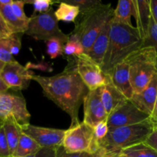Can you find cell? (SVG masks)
<instances>
[{"label":"cell","instance_id":"40","mask_svg":"<svg viewBox=\"0 0 157 157\" xmlns=\"http://www.w3.org/2000/svg\"><path fill=\"white\" fill-rule=\"evenodd\" d=\"M150 119L154 124L155 127H157V98L156 100V103H155L154 107H153V112H152L151 115L150 116Z\"/></svg>","mask_w":157,"mask_h":157},{"label":"cell","instance_id":"27","mask_svg":"<svg viewBox=\"0 0 157 157\" xmlns=\"http://www.w3.org/2000/svg\"><path fill=\"white\" fill-rule=\"evenodd\" d=\"M110 152H107L104 149H101V150L95 153L82 152V153H68L64 150L63 147H61L59 149H58L57 157H105Z\"/></svg>","mask_w":157,"mask_h":157},{"label":"cell","instance_id":"8","mask_svg":"<svg viewBox=\"0 0 157 157\" xmlns=\"http://www.w3.org/2000/svg\"><path fill=\"white\" fill-rule=\"evenodd\" d=\"M0 118L3 121L13 120L21 127L30 124L31 114L25 98L12 94H1Z\"/></svg>","mask_w":157,"mask_h":157},{"label":"cell","instance_id":"29","mask_svg":"<svg viewBox=\"0 0 157 157\" xmlns=\"http://www.w3.org/2000/svg\"><path fill=\"white\" fill-rule=\"evenodd\" d=\"M143 46H152L154 48L157 53V23L151 18L149 28L148 35L145 39Z\"/></svg>","mask_w":157,"mask_h":157},{"label":"cell","instance_id":"43","mask_svg":"<svg viewBox=\"0 0 157 157\" xmlns=\"http://www.w3.org/2000/svg\"><path fill=\"white\" fill-rule=\"evenodd\" d=\"M118 153H110L105 157H118Z\"/></svg>","mask_w":157,"mask_h":157},{"label":"cell","instance_id":"32","mask_svg":"<svg viewBox=\"0 0 157 157\" xmlns=\"http://www.w3.org/2000/svg\"><path fill=\"white\" fill-rule=\"evenodd\" d=\"M25 4V1H21V0H16V1H14L12 4L11 5V7H12V10L13 12V13L15 14V16L20 19L21 21H25V22L29 23V18L27 15H25L24 11V6Z\"/></svg>","mask_w":157,"mask_h":157},{"label":"cell","instance_id":"26","mask_svg":"<svg viewBox=\"0 0 157 157\" xmlns=\"http://www.w3.org/2000/svg\"><path fill=\"white\" fill-rule=\"evenodd\" d=\"M46 53L52 59L64 55V46L65 43L58 38H52L45 41Z\"/></svg>","mask_w":157,"mask_h":157},{"label":"cell","instance_id":"34","mask_svg":"<svg viewBox=\"0 0 157 157\" xmlns=\"http://www.w3.org/2000/svg\"><path fill=\"white\" fill-rule=\"evenodd\" d=\"M94 136L98 141L102 140L103 139L106 137L109 133L108 124H107V120L104 121H101V123L95 126L94 127Z\"/></svg>","mask_w":157,"mask_h":157},{"label":"cell","instance_id":"14","mask_svg":"<svg viewBox=\"0 0 157 157\" xmlns=\"http://www.w3.org/2000/svg\"><path fill=\"white\" fill-rule=\"evenodd\" d=\"M108 76L116 88L127 100H131L134 94V90L132 86L130 69L127 61L125 60L117 64Z\"/></svg>","mask_w":157,"mask_h":157},{"label":"cell","instance_id":"19","mask_svg":"<svg viewBox=\"0 0 157 157\" xmlns=\"http://www.w3.org/2000/svg\"><path fill=\"white\" fill-rule=\"evenodd\" d=\"M41 149L42 148L38 145L36 141L34 140L32 137L26 135L25 133H22L20 136L16 149L12 156L26 157L33 156L38 153Z\"/></svg>","mask_w":157,"mask_h":157},{"label":"cell","instance_id":"35","mask_svg":"<svg viewBox=\"0 0 157 157\" xmlns=\"http://www.w3.org/2000/svg\"><path fill=\"white\" fill-rule=\"evenodd\" d=\"M10 150L3 126L0 129V157H10Z\"/></svg>","mask_w":157,"mask_h":157},{"label":"cell","instance_id":"17","mask_svg":"<svg viewBox=\"0 0 157 157\" xmlns=\"http://www.w3.org/2000/svg\"><path fill=\"white\" fill-rule=\"evenodd\" d=\"M101 95L103 104L108 115L127 101V98L113 85L108 75H107L106 84L101 87Z\"/></svg>","mask_w":157,"mask_h":157},{"label":"cell","instance_id":"31","mask_svg":"<svg viewBox=\"0 0 157 157\" xmlns=\"http://www.w3.org/2000/svg\"><path fill=\"white\" fill-rule=\"evenodd\" d=\"M21 34H13L9 38H6L9 51L12 55H16L19 53L21 47Z\"/></svg>","mask_w":157,"mask_h":157},{"label":"cell","instance_id":"45","mask_svg":"<svg viewBox=\"0 0 157 157\" xmlns=\"http://www.w3.org/2000/svg\"><path fill=\"white\" fill-rule=\"evenodd\" d=\"M3 124H4V121H3L2 120L1 118H0V129H1L2 127Z\"/></svg>","mask_w":157,"mask_h":157},{"label":"cell","instance_id":"36","mask_svg":"<svg viewBox=\"0 0 157 157\" xmlns=\"http://www.w3.org/2000/svg\"><path fill=\"white\" fill-rule=\"evenodd\" d=\"M12 35L13 33L0 13V39H6Z\"/></svg>","mask_w":157,"mask_h":157},{"label":"cell","instance_id":"3","mask_svg":"<svg viewBox=\"0 0 157 157\" xmlns=\"http://www.w3.org/2000/svg\"><path fill=\"white\" fill-rule=\"evenodd\" d=\"M114 10L110 4L101 3L90 10L80 14L81 18L75 25L71 34L79 38L87 53L106 25L113 18Z\"/></svg>","mask_w":157,"mask_h":157},{"label":"cell","instance_id":"6","mask_svg":"<svg viewBox=\"0 0 157 157\" xmlns=\"http://www.w3.org/2000/svg\"><path fill=\"white\" fill-rule=\"evenodd\" d=\"M62 147L68 153H95L103 149L95 138L94 127L84 122L65 130Z\"/></svg>","mask_w":157,"mask_h":157},{"label":"cell","instance_id":"30","mask_svg":"<svg viewBox=\"0 0 157 157\" xmlns=\"http://www.w3.org/2000/svg\"><path fill=\"white\" fill-rule=\"evenodd\" d=\"M66 2L78 6L81 10L80 14L84 13L102 3L101 0H69Z\"/></svg>","mask_w":157,"mask_h":157},{"label":"cell","instance_id":"13","mask_svg":"<svg viewBox=\"0 0 157 157\" xmlns=\"http://www.w3.org/2000/svg\"><path fill=\"white\" fill-rule=\"evenodd\" d=\"M84 121L87 125L94 127L101 121L107 120L106 109L103 104L101 87L89 90L84 98Z\"/></svg>","mask_w":157,"mask_h":157},{"label":"cell","instance_id":"42","mask_svg":"<svg viewBox=\"0 0 157 157\" xmlns=\"http://www.w3.org/2000/svg\"><path fill=\"white\" fill-rule=\"evenodd\" d=\"M13 2V0H0V6H10Z\"/></svg>","mask_w":157,"mask_h":157},{"label":"cell","instance_id":"12","mask_svg":"<svg viewBox=\"0 0 157 157\" xmlns=\"http://www.w3.org/2000/svg\"><path fill=\"white\" fill-rule=\"evenodd\" d=\"M34 73L18 61L5 64L0 75L9 89L21 90L28 88Z\"/></svg>","mask_w":157,"mask_h":157},{"label":"cell","instance_id":"18","mask_svg":"<svg viewBox=\"0 0 157 157\" xmlns=\"http://www.w3.org/2000/svg\"><path fill=\"white\" fill-rule=\"evenodd\" d=\"M111 21L106 25L105 27L103 29L101 33L96 38L91 48L88 50L87 53H84L88 55L92 60L95 61L99 65H102L103 61L107 54L108 49L109 41H110V29Z\"/></svg>","mask_w":157,"mask_h":157},{"label":"cell","instance_id":"38","mask_svg":"<svg viewBox=\"0 0 157 157\" xmlns=\"http://www.w3.org/2000/svg\"><path fill=\"white\" fill-rule=\"evenodd\" d=\"M144 143L153 148L157 153V127H155L153 131L150 133Z\"/></svg>","mask_w":157,"mask_h":157},{"label":"cell","instance_id":"25","mask_svg":"<svg viewBox=\"0 0 157 157\" xmlns=\"http://www.w3.org/2000/svg\"><path fill=\"white\" fill-rule=\"evenodd\" d=\"M83 54L84 50L79 38L74 34H70L68 41L64 46V55L68 58H76Z\"/></svg>","mask_w":157,"mask_h":157},{"label":"cell","instance_id":"20","mask_svg":"<svg viewBox=\"0 0 157 157\" xmlns=\"http://www.w3.org/2000/svg\"><path fill=\"white\" fill-rule=\"evenodd\" d=\"M134 15L133 0H120L114 9L113 19L117 22L133 25L131 17Z\"/></svg>","mask_w":157,"mask_h":157},{"label":"cell","instance_id":"9","mask_svg":"<svg viewBox=\"0 0 157 157\" xmlns=\"http://www.w3.org/2000/svg\"><path fill=\"white\" fill-rule=\"evenodd\" d=\"M150 119V115L140 110L130 100H127L108 115L110 130L140 124Z\"/></svg>","mask_w":157,"mask_h":157},{"label":"cell","instance_id":"10","mask_svg":"<svg viewBox=\"0 0 157 157\" xmlns=\"http://www.w3.org/2000/svg\"><path fill=\"white\" fill-rule=\"evenodd\" d=\"M75 58L78 75L89 90L100 88L106 84L107 75L104 73L101 65L88 55L83 54Z\"/></svg>","mask_w":157,"mask_h":157},{"label":"cell","instance_id":"16","mask_svg":"<svg viewBox=\"0 0 157 157\" xmlns=\"http://www.w3.org/2000/svg\"><path fill=\"white\" fill-rule=\"evenodd\" d=\"M134 18L136 22V29L144 41L148 35L152 15L150 0H133Z\"/></svg>","mask_w":157,"mask_h":157},{"label":"cell","instance_id":"21","mask_svg":"<svg viewBox=\"0 0 157 157\" xmlns=\"http://www.w3.org/2000/svg\"><path fill=\"white\" fill-rule=\"evenodd\" d=\"M0 13L8 26L13 34H24L25 33L28 27V22L21 21L18 19L12 10L10 6H0Z\"/></svg>","mask_w":157,"mask_h":157},{"label":"cell","instance_id":"11","mask_svg":"<svg viewBox=\"0 0 157 157\" xmlns=\"http://www.w3.org/2000/svg\"><path fill=\"white\" fill-rule=\"evenodd\" d=\"M21 131L36 141L41 148L58 150L62 147L66 130L38 127L32 124L21 126Z\"/></svg>","mask_w":157,"mask_h":157},{"label":"cell","instance_id":"2","mask_svg":"<svg viewBox=\"0 0 157 157\" xmlns=\"http://www.w3.org/2000/svg\"><path fill=\"white\" fill-rule=\"evenodd\" d=\"M144 42L136 27L112 19L108 49L101 65L104 73L108 75L117 64L143 47Z\"/></svg>","mask_w":157,"mask_h":157},{"label":"cell","instance_id":"4","mask_svg":"<svg viewBox=\"0 0 157 157\" xmlns=\"http://www.w3.org/2000/svg\"><path fill=\"white\" fill-rule=\"evenodd\" d=\"M154 128V124L148 119L140 124L110 130L106 137L98 143L107 152L119 153L124 149L145 142Z\"/></svg>","mask_w":157,"mask_h":157},{"label":"cell","instance_id":"41","mask_svg":"<svg viewBox=\"0 0 157 157\" xmlns=\"http://www.w3.org/2000/svg\"><path fill=\"white\" fill-rule=\"evenodd\" d=\"M9 89V87H8L7 84L5 83V81H3L1 75H0V94H1L7 93Z\"/></svg>","mask_w":157,"mask_h":157},{"label":"cell","instance_id":"44","mask_svg":"<svg viewBox=\"0 0 157 157\" xmlns=\"http://www.w3.org/2000/svg\"><path fill=\"white\" fill-rule=\"evenodd\" d=\"M5 64H5L4 62H2V61H0V73H1L2 70V68H3V67H4Z\"/></svg>","mask_w":157,"mask_h":157},{"label":"cell","instance_id":"39","mask_svg":"<svg viewBox=\"0 0 157 157\" xmlns=\"http://www.w3.org/2000/svg\"><path fill=\"white\" fill-rule=\"evenodd\" d=\"M150 2L152 17L157 23V0H150Z\"/></svg>","mask_w":157,"mask_h":157},{"label":"cell","instance_id":"37","mask_svg":"<svg viewBox=\"0 0 157 157\" xmlns=\"http://www.w3.org/2000/svg\"><path fill=\"white\" fill-rule=\"evenodd\" d=\"M57 154H58V150H55V149L42 148L36 154L33 155V156H29L26 157H57Z\"/></svg>","mask_w":157,"mask_h":157},{"label":"cell","instance_id":"7","mask_svg":"<svg viewBox=\"0 0 157 157\" xmlns=\"http://www.w3.org/2000/svg\"><path fill=\"white\" fill-rule=\"evenodd\" d=\"M25 34L35 40L47 41L52 38H58L64 43L68 41L70 36L64 34L59 28L52 8L48 12L30 17Z\"/></svg>","mask_w":157,"mask_h":157},{"label":"cell","instance_id":"23","mask_svg":"<svg viewBox=\"0 0 157 157\" xmlns=\"http://www.w3.org/2000/svg\"><path fill=\"white\" fill-rule=\"evenodd\" d=\"M80 13L81 10L78 6L70 4L67 2H61L58 9L55 11V15L57 20L66 22H75Z\"/></svg>","mask_w":157,"mask_h":157},{"label":"cell","instance_id":"33","mask_svg":"<svg viewBox=\"0 0 157 157\" xmlns=\"http://www.w3.org/2000/svg\"><path fill=\"white\" fill-rule=\"evenodd\" d=\"M0 61L5 64L15 61L9 51L6 39H0Z\"/></svg>","mask_w":157,"mask_h":157},{"label":"cell","instance_id":"28","mask_svg":"<svg viewBox=\"0 0 157 157\" xmlns=\"http://www.w3.org/2000/svg\"><path fill=\"white\" fill-rule=\"evenodd\" d=\"M25 2V4H32L33 6L34 12L32 15H36L48 12L52 8V5L56 2L52 0H31Z\"/></svg>","mask_w":157,"mask_h":157},{"label":"cell","instance_id":"5","mask_svg":"<svg viewBox=\"0 0 157 157\" xmlns=\"http://www.w3.org/2000/svg\"><path fill=\"white\" fill-rule=\"evenodd\" d=\"M134 94L140 93L157 73V53L152 46H143L126 59Z\"/></svg>","mask_w":157,"mask_h":157},{"label":"cell","instance_id":"15","mask_svg":"<svg viewBox=\"0 0 157 157\" xmlns=\"http://www.w3.org/2000/svg\"><path fill=\"white\" fill-rule=\"evenodd\" d=\"M157 98V73L150 84L140 92L134 94L130 101L142 111L150 116Z\"/></svg>","mask_w":157,"mask_h":157},{"label":"cell","instance_id":"22","mask_svg":"<svg viewBox=\"0 0 157 157\" xmlns=\"http://www.w3.org/2000/svg\"><path fill=\"white\" fill-rule=\"evenodd\" d=\"M3 128H4L6 139L9 144L11 156H12L16 149L20 136L22 133L21 126L13 120H8V121H4Z\"/></svg>","mask_w":157,"mask_h":157},{"label":"cell","instance_id":"1","mask_svg":"<svg viewBox=\"0 0 157 157\" xmlns=\"http://www.w3.org/2000/svg\"><path fill=\"white\" fill-rule=\"evenodd\" d=\"M32 80L38 83L48 100L69 115L71 126L79 124L78 112L89 90L77 70L75 58H69L65 68L54 76H41L34 74Z\"/></svg>","mask_w":157,"mask_h":157},{"label":"cell","instance_id":"24","mask_svg":"<svg viewBox=\"0 0 157 157\" xmlns=\"http://www.w3.org/2000/svg\"><path fill=\"white\" fill-rule=\"evenodd\" d=\"M118 157H157V153L145 143H141L121 150Z\"/></svg>","mask_w":157,"mask_h":157}]
</instances>
